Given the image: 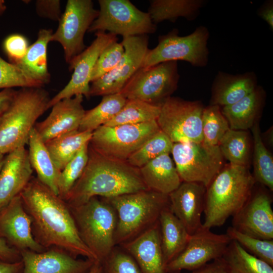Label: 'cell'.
I'll use <instances>...</instances> for the list:
<instances>
[{
	"mask_svg": "<svg viewBox=\"0 0 273 273\" xmlns=\"http://www.w3.org/2000/svg\"><path fill=\"white\" fill-rule=\"evenodd\" d=\"M19 195L38 244L47 249L58 247L75 257L82 256L97 262L80 239L69 206L63 199L34 176Z\"/></svg>",
	"mask_w": 273,
	"mask_h": 273,
	"instance_id": "6da1fadb",
	"label": "cell"
},
{
	"mask_svg": "<svg viewBox=\"0 0 273 273\" xmlns=\"http://www.w3.org/2000/svg\"><path fill=\"white\" fill-rule=\"evenodd\" d=\"M148 189L139 168L107 157L88 145L86 165L64 200L77 206L94 197L108 198Z\"/></svg>",
	"mask_w": 273,
	"mask_h": 273,
	"instance_id": "7a4b0ae2",
	"label": "cell"
},
{
	"mask_svg": "<svg viewBox=\"0 0 273 273\" xmlns=\"http://www.w3.org/2000/svg\"><path fill=\"white\" fill-rule=\"evenodd\" d=\"M255 183L247 166L230 164L221 169L206 188L203 227L223 225L245 204Z\"/></svg>",
	"mask_w": 273,
	"mask_h": 273,
	"instance_id": "3957f363",
	"label": "cell"
},
{
	"mask_svg": "<svg viewBox=\"0 0 273 273\" xmlns=\"http://www.w3.org/2000/svg\"><path fill=\"white\" fill-rule=\"evenodd\" d=\"M104 198L117 214L115 246L134 239L153 226L162 211L169 206L168 195L149 189Z\"/></svg>",
	"mask_w": 273,
	"mask_h": 273,
	"instance_id": "277c9868",
	"label": "cell"
},
{
	"mask_svg": "<svg viewBox=\"0 0 273 273\" xmlns=\"http://www.w3.org/2000/svg\"><path fill=\"white\" fill-rule=\"evenodd\" d=\"M50 98L42 87L16 90L7 110L0 117V156L28 144L37 119L48 109Z\"/></svg>",
	"mask_w": 273,
	"mask_h": 273,
	"instance_id": "5b68a950",
	"label": "cell"
},
{
	"mask_svg": "<svg viewBox=\"0 0 273 273\" xmlns=\"http://www.w3.org/2000/svg\"><path fill=\"white\" fill-rule=\"evenodd\" d=\"M69 206L80 239L101 264L115 246L117 218L115 209L100 197Z\"/></svg>",
	"mask_w": 273,
	"mask_h": 273,
	"instance_id": "8992f818",
	"label": "cell"
},
{
	"mask_svg": "<svg viewBox=\"0 0 273 273\" xmlns=\"http://www.w3.org/2000/svg\"><path fill=\"white\" fill-rule=\"evenodd\" d=\"M209 35L208 28L204 26L197 27L186 36H179L178 29L175 28L160 35L156 47L148 50L141 67L178 60L187 62L196 67H205L208 62Z\"/></svg>",
	"mask_w": 273,
	"mask_h": 273,
	"instance_id": "52a82bcc",
	"label": "cell"
},
{
	"mask_svg": "<svg viewBox=\"0 0 273 273\" xmlns=\"http://www.w3.org/2000/svg\"><path fill=\"white\" fill-rule=\"evenodd\" d=\"M97 18L88 32H106L123 37L154 33L156 25L148 12L136 8L129 0H99Z\"/></svg>",
	"mask_w": 273,
	"mask_h": 273,
	"instance_id": "ba28073f",
	"label": "cell"
},
{
	"mask_svg": "<svg viewBox=\"0 0 273 273\" xmlns=\"http://www.w3.org/2000/svg\"><path fill=\"white\" fill-rule=\"evenodd\" d=\"M179 79L176 61L141 67L120 93L127 100H138L161 106L176 90Z\"/></svg>",
	"mask_w": 273,
	"mask_h": 273,
	"instance_id": "9c48e42d",
	"label": "cell"
},
{
	"mask_svg": "<svg viewBox=\"0 0 273 273\" xmlns=\"http://www.w3.org/2000/svg\"><path fill=\"white\" fill-rule=\"evenodd\" d=\"M160 130L157 120L135 124L103 125L93 131L89 145L107 157L126 161Z\"/></svg>",
	"mask_w": 273,
	"mask_h": 273,
	"instance_id": "30bf717a",
	"label": "cell"
},
{
	"mask_svg": "<svg viewBox=\"0 0 273 273\" xmlns=\"http://www.w3.org/2000/svg\"><path fill=\"white\" fill-rule=\"evenodd\" d=\"M204 108L200 101L171 96L161 105L157 122L160 129L173 143H200L203 141Z\"/></svg>",
	"mask_w": 273,
	"mask_h": 273,
	"instance_id": "8fae6325",
	"label": "cell"
},
{
	"mask_svg": "<svg viewBox=\"0 0 273 273\" xmlns=\"http://www.w3.org/2000/svg\"><path fill=\"white\" fill-rule=\"evenodd\" d=\"M171 153L181 181L198 183L207 188L222 169L223 157L218 146L176 143Z\"/></svg>",
	"mask_w": 273,
	"mask_h": 273,
	"instance_id": "7c38bea8",
	"label": "cell"
},
{
	"mask_svg": "<svg viewBox=\"0 0 273 273\" xmlns=\"http://www.w3.org/2000/svg\"><path fill=\"white\" fill-rule=\"evenodd\" d=\"M99 15L91 0H68L59 21L58 28L51 41L62 46L67 63L71 62L86 48L84 36Z\"/></svg>",
	"mask_w": 273,
	"mask_h": 273,
	"instance_id": "4fadbf2b",
	"label": "cell"
},
{
	"mask_svg": "<svg viewBox=\"0 0 273 273\" xmlns=\"http://www.w3.org/2000/svg\"><path fill=\"white\" fill-rule=\"evenodd\" d=\"M124 55L110 72L92 82L89 96H104L119 93L128 81L142 67L149 50L148 35L123 37Z\"/></svg>",
	"mask_w": 273,
	"mask_h": 273,
	"instance_id": "5bb4252c",
	"label": "cell"
},
{
	"mask_svg": "<svg viewBox=\"0 0 273 273\" xmlns=\"http://www.w3.org/2000/svg\"><path fill=\"white\" fill-rule=\"evenodd\" d=\"M231 239L225 233L217 234L202 227L190 235L181 252L165 266L167 273L192 271L222 257Z\"/></svg>",
	"mask_w": 273,
	"mask_h": 273,
	"instance_id": "9a60e30c",
	"label": "cell"
},
{
	"mask_svg": "<svg viewBox=\"0 0 273 273\" xmlns=\"http://www.w3.org/2000/svg\"><path fill=\"white\" fill-rule=\"evenodd\" d=\"M96 38L90 45L78 55L69 64L73 71L68 84L56 95L50 99L48 109L60 100L81 95L89 98L90 77L97 60L104 50L118 41L116 35L106 32H95Z\"/></svg>",
	"mask_w": 273,
	"mask_h": 273,
	"instance_id": "2e32d148",
	"label": "cell"
},
{
	"mask_svg": "<svg viewBox=\"0 0 273 273\" xmlns=\"http://www.w3.org/2000/svg\"><path fill=\"white\" fill-rule=\"evenodd\" d=\"M272 199L262 189L252 192L243 207L233 216L232 224L239 232L261 240H273Z\"/></svg>",
	"mask_w": 273,
	"mask_h": 273,
	"instance_id": "e0dca14e",
	"label": "cell"
},
{
	"mask_svg": "<svg viewBox=\"0 0 273 273\" xmlns=\"http://www.w3.org/2000/svg\"><path fill=\"white\" fill-rule=\"evenodd\" d=\"M0 239L19 252L29 250L42 252L47 250L33 236L31 218L20 195L0 209Z\"/></svg>",
	"mask_w": 273,
	"mask_h": 273,
	"instance_id": "ac0fdd59",
	"label": "cell"
},
{
	"mask_svg": "<svg viewBox=\"0 0 273 273\" xmlns=\"http://www.w3.org/2000/svg\"><path fill=\"white\" fill-rule=\"evenodd\" d=\"M20 253L23 264L22 273H88L96 262L79 259L55 247L42 252L25 250Z\"/></svg>",
	"mask_w": 273,
	"mask_h": 273,
	"instance_id": "d6986e66",
	"label": "cell"
},
{
	"mask_svg": "<svg viewBox=\"0 0 273 273\" xmlns=\"http://www.w3.org/2000/svg\"><path fill=\"white\" fill-rule=\"evenodd\" d=\"M206 188L201 184L182 181L168 194L169 208L191 235L202 227Z\"/></svg>",
	"mask_w": 273,
	"mask_h": 273,
	"instance_id": "ffe728a7",
	"label": "cell"
},
{
	"mask_svg": "<svg viewBox=\"0 0 273 273\" xmlns=\"http://www.w3.org/2000/svg\"><path fill=\"white\" fill-rule=\"evenodd\" d=\"M81 95L56 103L48 116L36 122L34 128L45 143L61 135L78 130L84 115Z\"/></svg>",
	"mask_w": 273,
	"mask_h": 273,
	"instance_id": "44dd1931",
	"label": "cell"
},
{
	"mask_svg": "<svg viewBox=\"0 0 273 273\" xmlns=\"http://www.w3.org/2000/svg\"><path fill=\"white\" fill-rule=\"evenodd\" d=\"M32 172L25 147L6 154L0 170V209L20 194L31 180Z\"/></svg>",
	"mask_w": 273,
	"mask_h": 273,
	"instance_id": "7402d4cb",
	"label": "cell"
},
{
	"mask_svg": "<svg viewBox=\"0 0 273 273\" xmlns=\"http://www.w3.org/2000/svg\"><path fill=\"white\" fill-rule=\"evenodd\" d=\"M119 246L132 257L141 273H167L161 247L159 221L134 239Z\"/></svg>",
	"mask_w": 273,
	"mask_h": 273,
	"instance_id": "603a6c76",
	"label": "cell"
},
{
	"mask_svg": "<svg viewBox=\"0 0 273 273\" xmlns=\"http://www.w3.org/2000/svg\"><path fill=\"white\" fill-rule=\"evenodd\" d=\"M257 86V77L253 71L232 74L219 71L213 81L210 105L224 107L233 104Z\"/></svg>",
	"mask_w": 273,
	"mask_h": 273,
	"instance_id": "cb8c5ba5",
	"label": "cell"
},
{
	"mask_svg": "<svg viewBox=\"0 0 273 273\" xmlns=\"http://www.w3.org/2000/svg\"><path fill=\"white\" fill-rule=\"evenodd\" d=\"M149 190L168 195L182 182L169 154H163L139 168Z\"/></svg>",
	"mask_w": 273,
	"mask_h": 273,
	"instance_id": "d4e9b609",
	"label": "cell"
},
{
	"mask_svg": "<svg viewBox=\"0 0 273 273\" xmlns=\"http://www.w3.org/2000/svg\"><path fill=\"white\" fill-rule=\"evenodd\" d=\"M53 34L52 29H40L36 40L28 47L24 57L15 64L43 87L50 81L51 75L47 63V47Z\"/></svg>",
	"mask_w": 273,
	"mask_h": 273,
	"instance_id": "484cf974",
	"label": "cell"
},
{
	"mask_svg": "<svg viewBox=\"0 0 273 273\" xmlns=\"http://www.w3.org/2000/svg\"><path fill=\"white\" fill-rule=\"evenodd\" d=\"M160 243L165 266L184 249L190 235L171 211L165 208L159 218Z\"/></svg>",
	"mask_w": 273,
	"mask_h": 273,
	"instance_id": "4316f807",
	"label": "cell"
},
{
	"mask_svg": "<svg viewBox=\"0 0 273 273\" xmlns=\"http://www.w3.org/2000/svg\"><path fill=\"white\" fill-rule=\"evenodd\" d=\"M265 92L260 86L239 101L222 107L221 113L230 128L245 130L252 128L258 116L264 101Z\"/></svg>",
	"mask_w": 273,
	"mask_h": 273,
	"instance_id": "83f0119b",
	"label": "cell"
},
{
	"mask_svg": "<svg viewBox=\"0 0 273 273\" xmlns=\"http://www.w3.org/2000/svg\"><path fill=\"white\" fill-rule=\"evenodd\" d=\"M28 155L31 166L37 178L58 195L59 180L61 174L36 129L31 130L28 143Z\"/></svg>",
	"mask_w": 273,
	"mask_h": 273,
	"instance_id": "f1b7e54d",
	"label": "cell"
},
{
	"mask_svg": "<svg viewBox=\"0 0 273 273\" xmlns=\"http://www.w3.org/2000/svg\"><path fill=\"white\" fill-rule=\"evenodd\" d=\"M204 3L202 0H152L148 13L155 25L165 20L174 22L180 17L191 21L198 16Z\"/></svg>",
	"mask_w": 273,
	"mask_h": 273,
	"instance_id": "f546056e",
	"label": "cell"
},
{
	"mask_svg": "<svg viewBox=\"0 0 273 273\" xmlns=\"http://www.w3.org/2000/svg\"><path fill=\"white\" fill-rule=\"evenodd\" d=\"M93 132L76 130L45 142L46 146L58 169L61 171L80 149L89 143Z\"/></svg>",
	"mask_w": 273,
	"mask_h": 273,
	"instance_id": "4dcf8cb0",
	"label": "cell"
},
{
	"mask_svg": "<svg viewBox=\"0 0 273 273\" xmlns=\"http://www.w3.org/2000/svg\"><path fill=\"white\" fill-rule=\"evenodd\" d=\"M126 101L120 93L103 96L99 104L85 111L78 130L93 132L105 125L120 111Z\"/></svg>",
	"mask_w": 273,
	"mask_h": 273,
	"instance_id": "1f68e13d",
	"label": "cell"
},
{
	"mask_svg": "<svg viewBox=\"0 0 273 273\" xmlns=\"http://www.w3.org/2000/svg\"><path fill=\"white\" fill-rule=\"evenodd\" d=\"M222 258L231 273H273V266L247 252L234 240Z\"/></svg>",
	"mask_w": 273,
	"mask_h": 273,
	"instance_id": "d6a6232c",
	"label": "cell"
},
{
	"mask_svg": "<svg viewBox=\"0 0 273 273\" xmlns=\"http://www.w3.org/2000/svg\"><path fill=\"white\" fill-rule=\"evenodd\" d=\"M160 106L138 100H127L120 111L105 125L135 124L157 120Z\"/></svg>",
	"mask_w": 273,
	"mask_h": 273,
	"instance_id": "836d02e7",
	"label": "cell"
},
{
	"mask_svg": "<svg viewBox=\"0 0 273 273\" xmlns=\"http://www.w3.org/2000/svg\"><path fill=\"white\" fill-rule=\"evenodd\" d=\"M254 140L253 178L267 188L273 191V157L263 144L258 124L252 127Z\"/></svg>",
	"mask_w": 273,
	"mask_h": 273,
	"instance_id": "e575fe53",
	"label": "cell"
},
{
	"mask_svg": "<svg viewBox=\"0 0 273 273\" xmlns=\"http://www.w3.org/2000/svg\"><path fill=\"white\" fill-rule=\"evenodd\" d=\"M218 146L223 157L230 164L246 166L249 159V142L245 130L229 129L220 140Z\"/></svg>",
	"mask_w": 273,
	"mask_h": 273,
	"instance_id": "d590c367",
	"label": "cell"
},
{
	"mask_svg": "<svg viewBox=\"0 0 273 273\" xmlns=\"http://www.w3.org/2000/svg\"><path fill=\"white\" fill-rule=\"evenodd\" d=\"M173 143L161 130L149 138L126 160L131 165L138 168L153 159L171 152Z\"/></svg>",
	"mask_w": 273,
	"mask_h": 273,
	"instance_id": "8d00e7d4",
	"label": "cell"
},
{
	"mask_svg": "<svg viewBox=\"0 0 273 273\" xmlns=\"http://www.w3.org/2000/svg\"><path fill=\"white\" fill-rule=\"evenodd\" d=\"M202 129V143L208 146H218L220 140L230 129L228 122L219 106L210 105L204 108Z\"/></svg>",
	"mask_w": 273,
	"mask_h": 273,
	"instance_id": "74e56055",
	"label": "cell"
},
{
	"mask_svg": "<svg viewBox=\"0 0 273 273\" xmlns=\"http://www.w3.org/2000/svg\"><path fill=\"white\" fill-rule=\"evenodd\" d=\"M88 145H84L61 172L58 195L63 199L84 171L88 158Z\"/></svg>",
	"mask_w": 273,
	"mask_h": 273,
	"instance_id": "f35d334b",
	"label": "cell"
},
{
	"mask_svg": "<svg viewBox=\"0 0 273 273\" xmlns=\"http://www.w3.org/2000/svg\"><path fill=\"white\" fill-rule=\"evenodd\" d=\"M226 234L247 252L273 266V240H261L243 234L232 226Z\"/></svg>",
	"mask_w": 273,
	"mask_h": 273,
	"instance_id": "ab89813d",
	"label": "cell"
},
{
	"mask_svg": "<svg viewBox=\"0 0 273 273\" xmlns=\"http://www.w3.org/2000/svg\"><path fill=\"white\" fill-rule=\"evenodd\" d=\"M14 87H43L26 75L18 67L6 62L0 57V88Z\"/></svg>",
	"mask_w": 273,
	"mask_h": 273,
	"instance_id": "60d3db41",
	"label": "cell"
},
{
	"mask_svg": "<svg viewBox=\"0 0 273 273\" xmlns=\"http://www.w3.org/2000/svg\"><path fill=\"white\" fill-rule=\"evenodd\" d=\"M124 54L122 42L115 41L106 48L97 60L92 72L90 82L113 70L120 62Z\"/></svg>",
	"mask_w": 273,
	"mask_h": 273,
	"instance_id": "b9f144b4",
	"label": "cell"
},
{
	"mask_svg": "<svg viewBox=\"0 0 273 273\" xmlns=\"http://www.w3.org/2000/svg\"><path fill=\"white\" fill-rule=\"evenodd\" d=\"M101 265L103 273H141L132 257L119 245L114 247Z\"/></svg>",
	"mask_w": 273,
	"mask_h": 273,
	"instance_id": "7bdbcfd3",
	"label": "cell"
},
{
	"mask_svg": "<svg viewBox=\"0 0 273 273\" xmlns=\"http://www.w3.org/2000/svg\"><path fill=\"white\" fill-rule=\"evenodd\" d=\"M27 39L19 34H13L6 38L4 49L11 63L15 64L25 55L28 48Z\"/></svg>",
	"mask_w": 273,
	"mask_h": 273,
	"instance_id": "ee69618b",
	"label": "cell"
},
{
	"mask_svg": "<svg viewBox=\"0 0 273 273\" xmlns=\"http://www.w3.org/2000/svg\"><path fill=\"white\" fill-rule=\"evenodd\" d=\"M36 11L38 16L54 21H59L61 17L60 1L59 0H37Z\"/></svg>",
	"mask_w": 273,
	"mask_h": 273,
	"instance_id": "f6af8a7d",
	"label": "cell"
},
{
	"mask_svg": "<svg viewBox=\"0 0 273 273\" xmlns=\"http://www.w3.org/2000/svg\"><path fill=\"white\" fill-rule=\"evenodd\" d=\"M191 271V273H231L222 257L213 260Z\"/></svg>",
	"mask_w": 273,
	"mask_h": 273,
	"instance_id": "bcb514c9",
	"label": "cell"
},
{
	"mask_svg": "<svg viewBox=\"0 0 273 273\" xmlns=\"http://www.w3.org/2000/svg\"><path fill=\"white\" fill-rule=\"evenodd\" d=\"M0 260L14 263L21 261L19 251L9 246L3 239H0Z\"/></svg>",
	"mask_w": 273,
	"mask_h": 273,
	"instance_id": "7dc6e473",
	"label": "cell"
},
{
	"mask_svg": "<svg viewBox=\"0 0 273 273\" xmlns=\"http://www.w3.org/2000/svg\"><path fill=\"white\" fill-rule=\"evenodd\" d=\"M258 15L268 25L271 31L273 30V1L268 0L259 7Z\"/></svg>",
	"mask_w": 273,
	"mask_h": 273,
	"instance_id": "c3c4849f",
	"label": "cell"
},
{
	"mask_svg": "<svg viewBox=\"0 0 273 273\" xmlns=\"http://www.w3.org/2000/svg\"><path fill=\"white\" fill-rule=\"evenodd\" d=\"M16 91L13 88H6L0 92V117L10 106Z\"/></svg>",
	"mask_w": 273,
	"mask_h": 273,
	"instance_id": "681fc988",
	"label": "cell"
},
{
	"mask_svg": "<svg viewBox=\"0 0 273 273\" xmlns=\"http://www.w3.org/2000/svg\"><path fill=\"white\" fill-rule=\"evenodd\" d=\"M23 268L22 261L10 263L0 260V273H22Z\"/></svg>",
	"mask_w": 273,
	"mask_h": 273,
	"instance_id": "f907efd6",
	"label": "cell"
},
{
	"mask_svg": "<svg viewBox=\"0 0 273 273\" xmlns=\"http://www.w3.org/2000/svg\"><path fill=\"white\" fill-rule=\"evenodd\" d=\"M88 273H103L102 265L98 262H95Z\"/></svg>",
	"mask_w": 273,
	"mask_h": 273,
	"instance_id": "816d5d0a",
	"label": "cell"
},
{
	"mask_svg": "<svg viewBox=\"0 0 273 273\" xmlns=\"http://www.w3.org/2000/svg\"><path fill=\"white\" fill-rule=\"evenodd\" d=\"M6 9V6L5 5V1L0 0V15L5 12Z\"/></svg>",
	"mask_w": 273,
	"mask_h": 273,
	"instance_id": "f5cc1de1",
	"label": "cell"
},
{
	"mask_svg": "<svg viewBox=\"0 0 273 273\" xmlns=\"http://www.w3.org/2000/svg\"><path fill=\"white\" fill-rule=\"evenodd\" d=\"M4 157H5V156H3V155L0 156V170L2 168V166L4 162Z\"/></svg>",
	"mask_w": 273,
	"mask_h": 273,
	"instance_id": "db71d44e",
	"label": "cell"
}]
</instances>
